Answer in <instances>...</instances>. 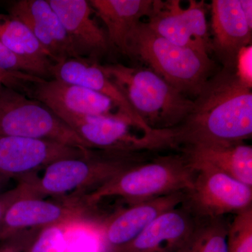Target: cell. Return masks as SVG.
<instances>
[{
  "label": "cell",
  "instance_id": "5b68a950",
  "mask_svg": "<svg viewBox=\"0 0 252 252\" xmlns=\"http://www.w3.org/2000/svg\"><path fill=\"white\" fill-rule=\"evenodd\" d=\"M140 155L91 149L85 157L54 162L46 167L41 179L34 180V195L36 198L63 196L75 190L77 196H82L86 190L92 191L129 167L144 161Z\"/></svg>",
  "mask_w": 252,
  "mask_h": 252
},
{
  "label": "cell",
  "instance_id": "7402d4cb",
  "mask_svg": "<svg viewBox=\"0 0 252 252\" xmlns=\"http://www.w3.org/2000/svg\"><path fill=\"white\" fill-rule=\"evenodd\" d=\"M228 226L223 217L200 219L183 252H228Z\"/></svg>",
  "mask_w": 252,
  "mask_h": 252
},
{
  "label": "cell",
  "instance_id": "83f0119b",
  "mask_svg": "<svg viewBox=\"0 0 252 252\" xmlns=\"http://www.w3.org/2000/svg\"><path fill=\"white\" fill-rule=\"evenodd\" d=\"M42 79L21 72H10L0 70V84L6 87L26 94L29 84L38 82Z\"/></svg>",
  "mask_w": 252,
  "mask_h": 252
},
{
  "label": "cell",
  "instance_id": "603a6c76",
  "mask_svg": "<svg viewBox=\"0 0 252 252\" xmlns=\"http://www.w3.org/2000/svg\"><path fill=\"white\" fill-rule=\"evenodd\" d=\"M228 252H252V206L235 215L228 226Z\"/></svg>",
  "mask_w": 252,
  "mask_h": 252
},
{
  "label": "cell",
  "instance_id": "30bf717a",
  "mask_svg": "<svg viewBox=\"0 0 252 252\" xmlns=\"http://www.w3.org/2000/svg\"><path fill=\"white\" fill-rule=\"evenodd\" d=\"M94 210L81 197L71 195L62 202L23 198L13 203L0 219V243L19 232L57 223L85 220Z\"/></svg>",
  "mask_w": 252,
  "mask_h": 252
},
{
  "label": "cell",
  "instance_id": "9c48e42d",
  "mask_svg": "<svg viewBox=\"0 0 252 252\" xmlns=\"http://www.w3.org/2000/svg\"><path fill=\"white\" fill-rule=\"evenodd\" d=\"M180 0H154L147 26L158 35L174 44L209 54V37L205 1L190 0L188 7Z\"/></svg>",
  "mask_w": 252,
  "mask_h": 252
},
{
  "label": "cell",
  "instance_id": "484cf974",
  "mask_svg": "<svg viewBox=\"0 0 252 252\" xmlns=\"http://www.w3.org/2000/svg\"><path fill=\"white\" fill-rule=\"evenodd\" d=\"M35 177L31 175L20 181L15 188L0 193V219L13 203L23 198H36L33 190Z\"/></svg>",
  "mask_w": 252,
  "mask_h": 252
},
{
  "label": "cell",
  "instance_id": "44dd1931",
  "mask_svg": "<svg viewBox=\"0 0 252 252\" xmlns=\"http://www.w3.org/2000/svg\"><path fill=\"white\" fill-rule=\"evenodd\" d=\"M0 41L35 67L44 79H51L55 63L27 26L9 14H0Z\"/></svg>",
  "mask_w": 252,
  "mask_h": 252
},
{
  "label": "cell",
  "instance_id": "8fae6325",
  "mask_svg": "<svg viewBox=\"0 0 252 252\" xmlns=\"http://www.w3.org/2000/svg\"><path fill=\"white\" fill-rule=\"evenodd\" d=\"M91 150L83 152L51 140L0 136V173L10 178L29 175L59 160L85 157Z\"/></svg>",
  "mask_w": 252,
  "mask_h": 252
},
{
  "label": "cell",
  "instance_id": "4fadbf2b",
  "mask_svg": "<svg viewBox=\"0 0 252 252\" xmlns=\"http://www.w3.org/2000/svg\"><path fill=\"white\" fill-rule=\"evenodd\" d=\"M187 191L145 200L119 210L104 220L99 235L104 252L130 243L163 212L185 202Z\"/></svg>",
  "mask_w": 252,
  "mask_h": 252
},
{
  "label": "cell",
  "instance_id": "2e32d148",
  "mask_svg": "<svg viewBox=\"0 0 252 252\" xmlns=\"http://www.w3.org/2000/svg\"><path fill=\"white\" fill-rule=\"evenodd\" d=\"M65 30L78 59L96 61L112 49L107 32L93 18L86 0H48Z\"/></svg>",
  "mask_w": 252,
  "mask_h": 252
},
{
  "label": "cell",
  "instance_id": "9a60e30c",
  "mask_svg": "<svg viewBox=\"0 0 252 252\" xmlns=\"http://www.w3.org/2000/svg\"><path fill=\"white\" fill-rule=\"evenodd\" d=\"M26 94L44 104L55 114L64 112L81 116L119 117L112 114L114 104L105 96L59 79H42L32 83L28 86Z\"/></svg>",
  "mask_w": 252,
  "mask_h": 252
},
{
  "label": "cell",
  "instance_id": "e0dca14e",
  "mask_svg": "<svg viewBox=\"0 0 252 252\" xmlns=\"http://www.w3.org/2000/svg\"><path fill=\"white\" fill-rule=\"evenodd\" d=\"M10 16L29 28L55 64L78 59L65 30L48 0H18L7 8Z\"/></svg>",
  "mask_w": 252,
  "mask_h": 252
},
{
  "label": "cell",
  "instance_id": "f1b7e54d",
  "mask_svg": "<svg viewBox=\"0 0 252 252\" xmlns=\"http://www.w3.org/2000/svg\"><path fill=\"white\" fill-rule=\"evenodd\" d=\"M252 46H245L238 53L235 64V74L239 79L248 86L252 87Z\"/></svg>",
  "mask_w": 252,
  "mask_h": 252
},
{
  "label": "cell",
  "instance_id": "4dcf8cb0",
  "mask_svg": "<svg viewBox=\"0 0 252 252\" xmlns=\"http://www.w3.org/2000/svg\"><path fill=\"white\" fill-rule=\"evenodd\" d=\"M10 179L11 178H10L9 177H8V176L0 173V191H1L2 188H4L6 184L9 182Z\"/></svg>",
  "mask_w": 252,
  "mask_h": 252
},
{
  "label": "cell",
  "instance_id": "ba28073f",
  "mask_svg": "<svg viewBox=\"0 0 252 252\" xmlns=\"http://www.w3.org/2000/svg\"><path fill=\"white\" fill-rule=\"evenodd\" d=\"M195 170L193 186L183 203L195 217L219 218L252 206V187L210 167Z\"/></svg>",
  "mask_w": 252,
  "mask_h": 252
},
{
  "label": "cell",
  "instance_id": "cb8c5ba5",
  "mask_svg": "<svg viewBox=\"0 0 252 252\" xmlns=\"http://www.w3.org/2000/svg\"><path fill=\"white\" fill-rule=\"evenodd\" d=\"M67 223L43 227L28 247L26 252H66Z\"/></svg>",
  "mask_w": 252,
  "mask_h": 252
},
{
  "label": "cell",
  "instance_id": "f546056e",
  "mask_svg": "<svg viewBox=\"0 0 252 252\" xmlns=\"http://www.w3.org/2000/svg\"><path fill=\"white\" fill-rule=\"evenodd\" d=\"M240 6L244 16L248 24L252 27V0H240Z\"/></svg>",
  "mask_w": 252,
  "mask_h": 252
},
{
  "label": "cell",
  "instance_id": "52a82bcc",
  "mask_svg": "<svg viewBox=\"0 0 252 252\" xmlns=\"http://www.w3.org/2000/svg\"><path fill=\"white\" fill-rule=\"evenodd\" d=\"M56 115L91 149L123 154H141L145 151L175 149L171 129L158 130L152 135L139 137L132 133V127L119 117L81 116L69 113Z\"/></svg>",
  "mask_w": 252,
  "mask_h": 252
},
{
  "label": "cell",
  "instance_id": "3957f363",
  "mask_svg": "<svg viewBox=\"0 0 252 252\" xmlns=\"http://www.w3.org/2000/svg\"><path fill=\"white\" fill-rule=\"evenodd\" d=\"M195 175L196 171L182 154L160 156L135 164L81 198L94 208L102 199L113 196L132 205L187 191L193 186Z\"/></svg>",
  "mask_w": 252,
  "mask_h": 252
},
{
  "label": "cell",
  "instance_id": "4316f807",
  "mask_svg": "<svg viewBox=\"0 0 252 252\" xmlns=\"http://www.w3.org/2000/svg\"><path fill=\"white\" fill-rule=\"evenodd\" d=\"M42 228L19 232L0 243V252H26L28 247Z\"/></svg>",
  "mask_w": 252,
  "mask_h": 252
},
{
  "label": "cell",
  "instance_id": "8992f818",
  "mask_svg": "<svg viewBox=\"0 0 252 252\" xmlns=\"http://www.w3.org/2000/svg\"><path fill=\"white\" fill-rule=\"evenodd\" d=\"M0 136L54 141L87 152L90 147L39 101L0 86Z\"/></svg>",
  "mask_w": 252,
  "mask_h": 252
},
{
  "label": "cell",
  "instance_id": "6da1fadb",
  "mask_svg": "<svg viewBox=\"0 0 252 252\" xmlns=\"http://www.w3.org/2000/svg\"><path fill=\"white\" fill-rule=\"evenodd\" d=\"M189 115L172 128L177 149L215 142H244L252 135V88L223 68L207 80Z\"/></svg>",
  "mask_w": 252,
  "mask_h": 252
},
{
  "label": "cell",
  "instance_id": "7a4b0ae2",
  "mask_svg": "<svg viewBox=\"0 0 252 252\" xmlns=\"http://www.w3.org/2000/svg\"><path fill=\"white\" fill-rule=\"evenodd\" d=\"M125 55L147 63L185 95L196 97L215 69L209 54L177 45L158 35L142 21L130 32Z\"/></svg>",
  "mask_w": 252,
  "mask_h": 252
},
{
  "label": "cell",
  "instance_id": "7c38bea8",
  "mask_svg": "<svg viewBox=\"0 0 252 252\" xmlns=\"http://www.w3.org/2000/svg\"><path fill=\"white\" fill-rule=\"evenodd\" d=\"M198 221L182 203L158 217L130 243L107 252H183Z\"/></svg>",
  "mask_w": 252,
  "mask_h": 252
},
{
  "label": "cell",
  "instance_id": "d6986e66",
  "mask_svg": "<svg viewBox=\"0 0 252 252\" xmlns=\"http://www.w3.org/2000/svg\"><path fill=\"white\" fill-rule=\"evenodd\" d=\"M192 168L207 167L252 187V147L244 142H215L181 147Z\"/></svg>",
  "mask_w": 252,
  "mask_h": 252
},
{
  "label": "cell",
  "instance_id": "1f68e13d",
  "mask_svg": "<svg viewBox=\"0 0 252 252\" xmlns=\"http://www.w3.org/2000/svg\"><path fill=\"white\" fill-rule=\"evenodd\" d=\"M1 85H2V84H0V86H1Z\"/></svg>",
  "mask_w": 252,
  "mask_h": 252
},
{
  "label": "cell",
  "instance_id": "277c9868",
  "mask_svg": "<svg viewBox=\"0 0 252 252\" xmlns=\"http://www.w3.org/2000/svg\"><path fill=\"white\" fill-rule=\"evenodd\" d=\"M101 67L137 115L153 130L175 128L191 111L193 101L151 69L122 64Z\"/></svg>",
  "mask_w": 252,
  "mask_h": 252
},
{
  "label": "cell",
  "instance_id": "5bb4252c",
  "mask_svg": "<svg viewBox=\"0 0 252 252\" xmlns=\"http://www.w3.org/2000/svg\"><path fill=\"white\" fill-rule=\"evenodd\" d=\"M51 76L52 79L77 84L105 96L117 107L119 117L132 127L142 130L144 135H152L158 130L149 127L137 115L122 91L109 79L96 61L69 59L55 64L51 69Z\"/></svg>",
  "mask_w": 252,
  "mask_h": 252
},
{
  "label": "cell",
  "instance_id": "ac0fdd59",
  "mask_svg": "<svg viewBox=\"0 0 252 252\" xmlns=\"http://www.w3.org/2000/svg\"><path fill=\"white\" fill-rule=\"evenodd\" d=\"M211 11L212 49L223 68L235 71L238 53L251 44L252 27L244 16L240 0H213Z\"/></svg>",
  "mask_w": 252,
  "mask_h": 252
},
{
  "label": "cell",
  "instance_id": "d4e9b609",
  "mask_svg": "<svg viewBox=\"0 0 252 252\" xmlns=\"http://www.w3.org/2000/svg\"><path fill=\"white\" fill-rule=\"evenodd\" d=\"M0 70L21 72L43 79L41 72L27 61L19 57L0 41Z\"/></svg>",
  "mask_w": 252,
  "mask_h": 252
},
{
  "label": "cell",
  "instance_id": "ffe728a7",
  "mask_svg": "<svg viewBox=\"0 0 252 252\" xmlns=\"http://www.w3.org/2000/svg\"><path fill=\"white\" fill-rule=\"evenodd\" d=\"M89 4L106 28L112 48L126 54L130 32L150 15L154 0H91Z\"/></svg>",
  "mask_w": 252,
  "mask_h": 252
}]
</instances>
